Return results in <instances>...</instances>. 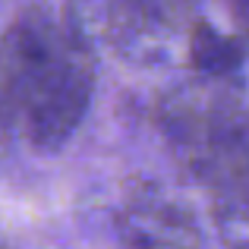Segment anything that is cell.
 <instances>
[{"instance_id": "obj_3", "label": "cell", "mask_w": 249, "mask_h": 249, "mask_svg": "<svg viewBox=\"0 0 249 249\" xmlns=\"http://www.w3.org/2000/svg\"><path fill=\"white\" fill-rule=\"evenodd\" d=\"M123 237L139 249H186L199 240L196 221L158 186H142L123 205Z\"/></svg>"}, {"instance_id": "obj_1", "label": "cell", "mask_w": 249, "mask_h": 249, "mask_svg": "<svg viewBox=\"0 0 249 249\" xmlns=\"http://www.w3.org/2000/svg\"><path fill=\"white\" fill-rule=\"evenodd\" d=\"M0 70L16 126L41 152L67 145L95 95V51L82 48L63 19L29 6L0 41Z\"/></svg>"}, {"instance_id": "obj_8", "label": "cell", "mask_w": 249, "mask_h": 249, "mask_svg": "<svg viewBox=\"0 0 249 249\" xmlns=\"http://www.w3.org/2000/svg\"><path fill=\"white\" fill-rule=\"evenodd\" d=\"M231 249H249V240H246V243H237V246H231Z\"/></svg>"}, {"instance_id": "obj_5", "label": "cell", "mask_w": 249, "mask_h": 249, "mask_svg": "<svg viewBox=\"0 0 249 249\" xmlns=\"http://www.w3.org/2000/svg\"><path fill=\"white\" fill-rule=\"evenodd\" d=\"M193 10V0H114L117 16V38L126 35H152V32H170L183 25ZM114 38V41H117Z\"/></svg>"}, {"instance_id": "obj_7", "label": "cell", "mask_w": 249, "mask_h": 249, "mask_svg": "<svg viewBox=\"0 0 249 249\" xmlns=\"http://www.w3.org/2000/svg\"><path fill=\"white\" fill-rule=\"evenodd\" d=\"M231 6H233V16L240 19V25L249 32V0H231Z\"/></svg>"}, {"instance_id": "obj_6", "label": "cell", "mask_w": 249, "mask_h": 249, "mask_svg": "<svg viewBox=\"0 0 249 249\" xmlns=\"http://www.w3.org/2000/svg\"><path fill=\"white\" fill-rule=\"evenodd\" d=\"M16 126V114H13V101H10V91H6L3 82V70H0V158H3L6 145H10V136Z\"/></svg>"}, {"instance_id": "obj_4", "label": "cell", "mask_w": 249, "mask_h": 249, "mask_svg": "<svg viewBox=\"0 0 249 249\" xmlns=\"http://www.w3.org/2000/svg\"><path fill=\"white\" fill-rule=\"evenodd\" d=\"M246 60L240 38L218 32L212 22H193L189 32V63L205 82H231Z\"/></svg>"}, {"instance_id": "obj_2", "label": "cell", "mask_w": 249, "mask_h": 249, "mask_svg": "<svg viewBox=\"0 0 249 249\" xmlns=\"http://www.w3.org/2000/svg\"><path fill=\"white\" fill-rule=\"evenodd\" d=\"M177 161L205 186L212 212L227 224H249V120L237 91L177 89L161 104Z\"/></svg>"}]
</instances>
